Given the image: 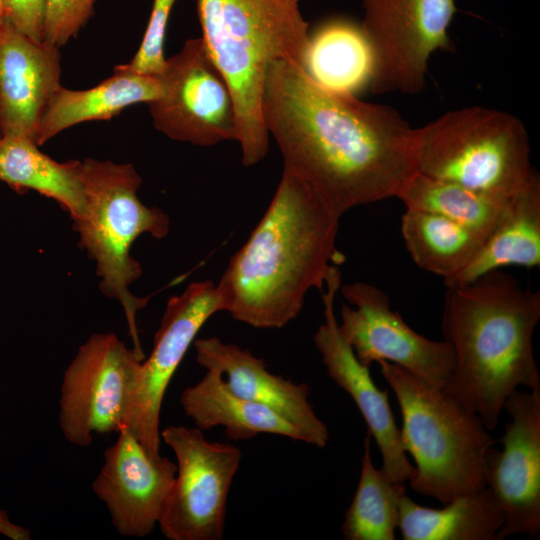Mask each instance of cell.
I'll list each match as a JSON object with an SVG mask.
<instances>
[{"label":"cell","instance_id":"2e32d148","mask_svg":"<svg viewBox=\"0 0 540 540\" xmlns=\"http://www.w3.org/2000/svg\"><path fill=\"white\" fill-rule=\"evenodd\" d=\"M340 285L341 272L333 265L322 291L324 322L314 334V343L329 377L350 395L362 414L367 433L381 452L382 469L392 480L404 483L412 478L415 468L403 450L388 391L376 386L369 367L358 360L339 331L334 301Z\"/></svg>","mask_w":540,"mask_h":540},{"label":"cell","instance_id":"9c48e42d","mask_svg":"<svg viewBox=\"0 0 540 540\" xmlns=\"http://www.w3.org/2000/svg\"><path fill=\"white\" fill-rule=\"evenodd\" d=\"M176 457L177 471L158 526L170 540H221L226 507L242 453L209 441L203 430L169 425L161 432Z\"/></svg>","mask_w":540,"mask_h":540},{"label":"cell","instance_id":"7c38bea8","mask_svg":"<svg viewBox=\"0 0 540 540\" xmlns=\"http://www.w3.org/2000/svg\"><path fill=\"white\" fill-rule=\"evenodd\" d=\"M339 290L350 304L341 307L339 331L362 364L370 367L384 360L434 386H444L455 363L449 342L415 332L375 285L359 281L341 284Z\"/></svg>","mask_w":540,"mask_h":540},{"label":"cell","instance_id":"8fae6325","mask_svg":"<svg viewBox=\"0 0 540 540\" xmlns=\"http://www.w3.org/2000/svg\"><path fill=\"white\" fill-rule=\"evenodd\" d=\"M161 95L148 103L154 127L168 138L198 146L238 140L231 89L201 37L166 58Z\"/></svg>","mask_w":540,"mask_h":540},{"label":"cell","instance_id":"7a4b0ae2","mask_svg":"<svg viewBox=\"0 0 540 540\" xmlns=\"http://www.w3.org/2000/svg\"><path fill=\"white\" fill-rule=\"evenodd\" d=\"M341 216L306 181L283 169L275 194L218 284L224 311L254 328L286 326L307 293L324 290L333 265Z\"/></svg>","mask_w":540,"mask_h":540},{"label":"cell","instance_id":"5bb4252c","mask_svg":"<svg viewBox=\"0 0 540 540\" xmlns=\"http://www.w3.org/2000/svg\"><path fill=\"white\" fill-rule=\"evenodd\" d=\"M503 409L511 417L500 441L489 448L484 481L500 506L504 523L498 540L540 535V391L513 390Z\"/></svg>","mask_w":540,"mask_h":540},{"label":"cell","instance_id":"3957f363","mask_svg":"<svg viewBox=\"0 0 540 540\" xmlns=\"http://www.w3.org/2000/svg\"><path fill=\"white\" fill-rule=\"evenodd\" d=\"M447 289L441 330L455 363L442 389L493 430L513 390L540 391L532 345L540 292L501 269Z\"/></svg>","mask_w":540,"mask_h":540},{"label":"cell","instance_id":"4316f807","mask_svg":"<svg viewBox=\"0 0 540 540\" xmlns=\"http://www.w3.org/2000/svg\"><path fill=\"white\" fill-rule=\"evenodd\" d=\"M397 198L406 208L441 215L486 235L509 200L419 172L407 182Z\"/></svg>","mask_w":540,"mask_h":540},{"label":"cell","instance_id":"30bf717a","mask_svg":"<svg viewBox=\"0 0 540 540\" xmlns=\"http://www.w3.org/2000/svg\"><path fill=\"white\" fill-rule=\"evenodd\" d=\"M360 24L373 56L374 94L423 90L430 56L451 51L455 0H363Z\"/></svg>","mask_w":540,"mask_h":540},{"label":"cell","instance_id":"f546056e","mask_svg":"<svg viewBox=\"0 0 540 540\" xmlns=\"http://www.w3.org/2000/svg\"><path fill=\"white\" fill-rule=\"evenodd\" d=\"M6 17L19 31L43 41L44 0H1Z\"/></svg>","mask_w":540,"mask_h":540},{"label":"cell","instance_id":"cb8c5ba5","mask_svg":"<svg viewBox=\"0 0 540 540\" xmlns=\"http://www.w3.org/2000/svg\"><path fill=\"white\" fill-rule=\"evenodd\" d=\"M0 181L18 193L34 190L55 200L73 221L84 211L79 161L57 162L27 136H0Z\"/></svg>","mask_w":540,"mask_h":540},{"label":"cell","instance_id":"ac0fdd59","mask_svg":"<svg viewBox=\"0 0 540 540\" xmlns=\"http://www.w3.org/2000/svg\"><path fill=\"white\" fill-rule=\"evenodd\" d=\"M59 48L10 22L0 27V134L34 141L44 108L61 85ZM35 142V141H34Z\"/></svg>","mask_w":540,"mask_h":540},{"label":"cell","instance_id":"ba28073f","mask_svg":"<svg viewBox=\"0 0 540 540\" xmlns=\"http://www.w3.org/2000/svg\"><path fill=\"white\" fill-rule=\"evenodd\" d=\"M142 359L113 333H94L64 371L59 426L72 445L88 447L95 435L126 425Z\"/></svg>","mask_w":540,"mask_h":540},{"label":"cell","instance_id":"6da1fadb","mask_svg":"<svg viewBox=\"0 0 540 540\" xmlns=\"http://www.w3.org/2000/svg\"><path fill=\"white\" fill-rule=\"evenodd\" d=\"M262 111L283 169L311 185L341 217L398 197L418 172L416 129L396 109L328 90L296 63L271 64Z\"/></svg>","mask_w":540,"mask_h":540},{"label":"cell","instance_id":"44dd1931","mask_svg":"<svg viewBox=\"0 0 540 540\" xmlns=\"http://www.w3.org/2000/svg\"><path fill=\"white\" fill-rule=\"evenodd\" d=\"M180 404L185 415L203 431L221 426L233 440L274 434L305 443L302 433L280 415L232 392L216 370H206L199 382L186 387Z\"/></svg>","mask_w":540,"mask_h":540},{"label":"cell","instance_id":"ffe728a7","mask_svg":"<svg viewBox=\"0 0 540 540\" xmlns=\"http://www.w3.org/2000/svg\"><path fill=\"white\" fill-rule=\"evenodd\" d=\"M507 266H540V177L509 198L473 259L444 280L456 287Z\"/></svg>","mask_w":540,"mask_h":540},{"label":"cell","instance_id":"277c9868","mask_svg":"<svg viewBox=\"0 0 540 540\" xmlns=\"http://www.w3.org/2000/svg\"><path fill=\"white\" fill-rule=\"evenodd\" d=\"M299 2L197 0L201 38L233 95L246 167L259 163L269 147L262 101L271 64L286 60L303 68L310 32Z\"/></svg>","mask_w":540,"mask_h":540},{"label":"cell","instance_id":"f1b7e54d","mask_svg":"<svg viewBox=\"0 0 540 540\" xmlns=\"http://www.w3.org/2000/svg\"><path fill=\"white\" fill-rule=\"evenodd\" d=\"M43 41L64 46L94 14L96 0H44Z\"/></svg>","mask_w":540,"mask_h":540},{"label":"cell","instance_id":"52a82bcc","mask_svg":"<svg viewBox=\"0 0 540 540\" xmlns=\"http://www.w3.org/2000/svg\"><path fill=\"white\" fill-rule=\"evenodd\" d=\"M417 171L509 199L539 176L528 133L516 116L470 106L416 128Z\"/></svg>","mask_w":540,"mask_h":540},{"label":"cell","instance_id":"484cf974","mask_svg":"<svg viewBox=\"0 0 540 540\" xmlns=\"http://www.w3.org/2000/svg\"><path fill=\"white\" fill-rule=\"evenodd\" d=\"M405 495L403 483L392 480L382 468L374 466L367 433L357 489L341 527L343 538L394 540L400 503Z\"/></svg>","mask_w":540,"mask_h":540},{"label":"cell","instance_id":"e0dca14e","mask_svg":"<svg viewBox=\"0 0 540 540\" xmlns=\"http://www.w3.org/2000/svg\"><path fill=\"white\" fill-rule=\"evenodd\" d=\"M193 344L197 363L220 372L232 392L280 415L302 433L305 443L327 445L328 427L315 413L306 383L271 373L263 359L218 337L195 339Z\"/></svg>","mask_w":540,"mask_h":540},{"label":"cell","instance_id":"8992f818","mask_svg":"<svg viewBox=\"0 0 540 540\" xmlns=\"http://www.w3.org/2000/svg\"><path fill=\"white\" fill-rule=\"evenodd\" d=\"M85 191L82 215L73 221L80 245L96 262L100 289L120 302L126 316L134 351L145 359L136 325V313L149 297L139 298L129 290L142 273L131 256L134 241L142 234L162 239L170 220L157 207H147L137 196L142 179L132 164L86 158L79 161Z\"/></svg>","mask_w":540,"mask_h":540},{"label":"cell","instance_id":"603a6c76","mask_svg":"<svg viewBox=\"0 0 540 540\" xmlns=\"http://www.w3.org/2000/svg\"><path fill=\"white\" fill-rule=\"evenodd\" d=\"M503 512L485 486L443 504L440 509L415 503L405 495L398 528L404 540H498Z\"/></svg>","mask_w":540,"mask_h":540},{"label":"cell","instance_id":"7402d4cb","mask_svg":"<svg viewBox=\"0 0 540 540\" xmlns=\"http://www.w3.org/2000/svg\"><path fill=\"white\" fill-rule=\"evenodd\" d=\"M303 69L314 82L337 93L356 96L370 87L373 56L360 24L335 18L309 33Z\"/></svg>","mask_w":540,"mask_h":540},{"label":"cell","instance_id":"83f0119b","mask_svg":"<svg viewBox=\"0 0 540 540\" xmlns=\"http://www.w3.org/2000/svg\"><path fill=\"white\" fill-rule=\"evenodd\" d=\"M176 0H153L140 46L125 68L139 74L159 76L165 66L164 43L168 20Z\"/></svg>","mask_w":540,"mask_h":540},{"label":"cell","instance_id":"d6986e66","mask_svg":"<svg viewBox=\"0 0 540 540\" xmlns=\"http://www.w3.org/2000/svg\"><path fill=\"white\" fill-rule=\"evenodd\" d=\"M161 91L158 76L139 74L122 64L92 88L71 90L60 85L44 108L34 141L40 146L79 123L109 120L131 105L150 103Z\"/></svg>","mask_w":540,"mask_h":540},{"label":"cell","instance_id":"5b68a950","mask_svg":"<svg viewBox=\"0 0 540 540\" xmlns=\"http://www.w3.org/2000/svg\"><path fill=\"white\" fill-rule=\"evenodd\" d=\"M377 363L401 410L403 450L416 464L412 490L446 504L484 488L485 457L495 440L480 418L442 388L393 363Z\"/></svg>","mask_w":540,"mask_h":540},{"label":"cell","instance_id":"4dcf8cb0","mask_svg":"<svg viewBox=\"0 0 540 540\" xmlns=\"http://www.w3.org/2000/svg\"><path fill=\"white\" fill-rule=\"evenodd\" d=\"M0 534L12 540H29L30 532L28 529L13 523L8 513L0 508Z\"/></svg>","mask_w":540,"mask_h":540},{"label":"cell","instance_id":"1f68e13d","mask_svg":"<svg viewBox=\"0 0 540 540\" xmlns=\"http://www.w3.org/2000/svg\"><path fill=\"white\" fill-rule=\"evenodd\" d=\"M7 17L5 13L4 6L2 4V1L0 0V27L7 22Z\"/></svg>","mask_w":540,"mask_h":540},{"label":"cell","instance_id":"d4e9b609","mask_svg":"<svg viewBox=\"0 0 540 540\" xmlns=\"http://www.w3.org/2000/svg\"><path fill=\"white\" fill-rule=\"evenodd\" d=\"M401 233L414 263L444 280L477 254L486 234L434 213L406 208Z\"/></svg>","mask_w":540,"mask_h":540},{"label":"cell","instance_id":"9a60e30c","mask_svg":"<svg viewBox=\"0 0 540 540\" xmlns=\"http://www.w3.org/2000/svg\"><path fill=\"white\" fill-rule=\"evenodd\" d=\"M176 471V463L162 455L152 457L124 426L105 450L92 490L121 536L145 537L158 525Z\"/></svg>","mask_w":540,"mask_h":540},{"label":"cell","instance_id":"4fadbf2b","mask_svg":"<svg viewBox=\"0 0 540 540\" xmlns=\"http://www.w3.org/2000/svg\"><path fill=\"white\" fill-rule=\"evenodd\" d=\"M224 311L216 285L196 281L169 298L152 351L139 368L126 425L152 457L160 455V412L177 368L203 325Z\"/></svg>","mask_w":540,"mask_h":540}]
</instances>
